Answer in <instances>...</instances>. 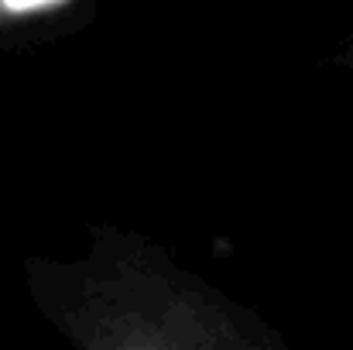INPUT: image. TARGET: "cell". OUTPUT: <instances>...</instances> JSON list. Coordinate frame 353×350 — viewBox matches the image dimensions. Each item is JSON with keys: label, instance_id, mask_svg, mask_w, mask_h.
<instances>
[{"label": "cell", "instance_id": "2", "mask_svg": "<svg viewBox=\"0 0 353 350\" xmlns=\"http://www.w3.org/2000/svg\"><path fill=\"white\" fill-rule=\"evenodd\" d=\"M72 0H0V28L3 24H24L38 17H52L65 10Z\"/></svg>", "mask_w": 353, "mask_h": 350}, {"label": "cell", "instance_id": "1", "mask_svg": "<svg viewBox=\"0 0 353 350\" xmlns=\"http://www.w3.org/2000/svg\"><path fill=\"white\" fill-rule=\"evenodd\" d=\"M62 316L86 347H247L234 316L165 271L117 264Z\"/></svg>", "mask_w": 353, "mask_h": 350}]
</instances>
